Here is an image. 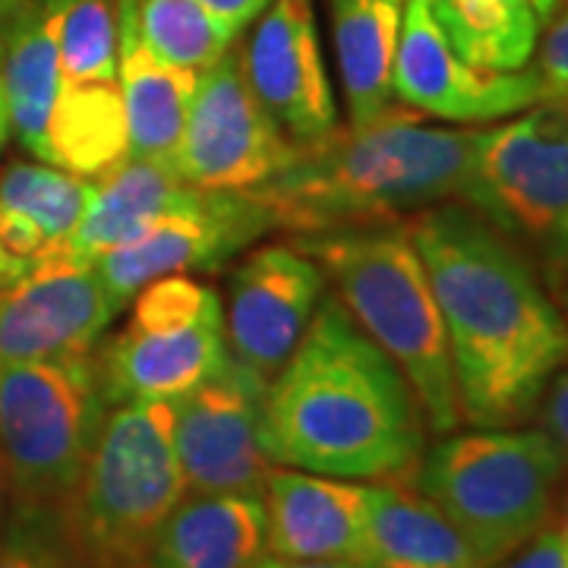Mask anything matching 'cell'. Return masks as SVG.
I'll list each match as a JSON object with an SVG mask.
<instances>
[{
	"label": "cell",
	"instance_id": "ba28073f",
	"mask_svg": "<svg viewBox=\"0 0 568 568\" xmlns=\"http://www.w3.org/2000/svg\"><path fill=\"white\" fill-rule=\"evenodd\" d=\"M530 246L556 287L568 278V99H544L480 130L467 203Z\"/></svg>",
	"mask_w": 568,
	"mask_h": 568
},
{
	"label": "cell",
	"instance_id": "7402d4cb",
	"mask_svg": "<svg viewBox=\"0 0 568 568\" xmlns=\"http://www.w3.org/2000/svg\"><path fill=\"white\" fill-rule=\"evenodd\" d=\"M405 0H328L338 77L351 126L361 130L395 108L392 63Z\"/></svg>",
	"mask_w": 568,
	"mask_h": 568
},
{
	"label": "cell",
	"instance_id": "6da1fadb",
	"mask_svg": "<svg viewBox=\"0 0 568 568\" xmlns=\"http://www.w3.org/2000/svg\"><path fill=\"white\" fill-rule=\"evenodd\" d=\"M446 325L462 424L521 426L568 361V323L525 250L465 203L407 219Z\"/></svg>",
	"mask_w": 568,
	"mask_h": 568
},
{
	"label": "cell",
	"instance_id": "9a60e30c",
	"mask_svg": "<svg viewBox=\"0 0 568 568\" xmlns=\"http://www.w3.org/2000/svg\"><path fill=\"white\" fill-rule=\"evenodd\" d=\"M323 287V268L294 244L253 250L231 275L224 316L227 357L268 383L304 338Z\"/></svg>",
	"mask_w": 568,
	"mask_h": 568
},
{
	"label": "cell",
	"instance_id": "7a4b0ae2",
	"mask_svg": "<svg viewBox=\"0 0 568 568\" xmlns=\"http://www.w3.org/2000/svg\"><path fill=\"white\" fill-rule=\"evenodd\" d=\"M260 433L272 465L379 484L410 480L426 420L405 373L335 294H323L265 386Z\"/></svg>",
	"mask_w": 568,
	"mask_h": 568
},
{
	"label": "cell",
	"instance_id": "3957f363",
	"mask_svg": "<svg viewBox=\"0 0 568 568\" xmlns=\"http://www.w3.org/2000/svg\"><path fill=\"white\" fill-rule=\"evenodd\" d=\"M477 140L480 130L429 126L395 104L369 126L297 149L250 193L291 234L410 219L439 203H467Z\"/></svg>",
	"mask_w": 568,
	"mask_h": 568
},
{
	"label": "cell",
	"instance_id": "1f68e13d",
	"mask_svg": "<svg viewBox=\"0 0 568 568\" xmlns=\"http://www.w3.org/2000/svg\"><path fill=\"white\" fill-rule=\"evenodd\" d=\"M503 568H568V537L556 525L537 530Z\"/></svg>",
	"mask_w": 568,
	"mask_h": 568
},
{
	"label": "cell",
	"instance_id": "277c9868",
	"mask_svg": "<svg viewBox=\"0 0 568 568\" xmlns=\"http://www.w3.org/2000/svg\"><path fill=\"white\" fill-rule=\"evenodd\" d=\"M294 246L323 268L351 320L405 373L426 429L436 436L455 433L462 410L446 325L407 219L294 234Z\"/></svg>",
	"mask_w": 568,
	"mask_h": 568
},
{
	"label": "cell",
	"instance_id": "52a82bcc",
	"mask_svg": "<svg viewBox=\"0 0 568 568\" xmlns=\"http://www.w3.org/2000/svg\"><path fill=\"white\" fill-rule=\"evenodd\" d=\"M99 357L0 364V458L10 525L54 530L108 417Z\"/></svg>",
	"mask_w": 568,
	"mask_h": 568
},
{
	"label": "cell",
	"instance_id": "9c48e42d",
	"mask_svg": "<svg viewBox=\"0 0 568 568\" xmlns=\"http://www.w3.org/2000/svg\"><path fill=\"white\" fill-rule=\"evenodd\" d=\"M297 155L246 85L241 51L196 77L174 171L196 190H253Z\"/></svg>",
	"mask_w": 568,
	"mask_h": 568
},
{
	"label": "cell",
	"instance_id": "d4e9b609",
	"mask_svg": "<svg viewBox=\"0 0 568 568\" xmlns=\"http://www.w3.org/2000/svg\"><path fill=\"white\" fill-rule=\"evenodd\" d=\"M130 155L118 82H63L48 123V162L80 178H102Z\"/></svg>",
	"mask_w": 568,
	"mask_h": 568
},
{
	"label": "cell",
	"instance_id": "d6a6232c",
	"mask_svg": "<svg viewBox=\"0 0 568 568\" xmlns=\"http://www.w3.org/2000/svg\"><path fill=\"white\" fill-rule=\"evenodd\" d=\"M196 3L222 22L231 36H241L272 0H196Z\"/></svg>",
	"mask_w": 568,
	"mask_h": 568
},
{
	"label": "cell",
	"instance_id": "5b68a950",
	"mask_svg": "<svg viewBox=\"0 0 568 568\" xmlns=\"http://www.w3.org/2000/svg\"><path fill=\"white\" fill-rule=\"evenodd\" d=\"M183 496L174 402H123L108 410L54 534L80 568H149Z\"/></svg>",
	"mask_w": 568,
	"mask_h": 568
},
{
	"label": "cell",
	"instance_id": "83f0119b",
	"mask_svg": "<svg viewBox=\"0 0 568 568\" xmlns=\"http://www.w3.org/2000/svg\"><path fill=\"white\" fill-rule=\"evenodd\" d=\"M92 190L95 183L89 178L44 164H10L0 174V205L39 224L51 244H67L73 237Z\"/></svg>",
	"mask_w": 568,
	"mask_h": 568
},
{
	"label": "cell",
	"instance_id": "8992f818",
	"mask_svg": "<svg viewBox=\"0 0 568 568\" xmlns=\"http://www.w3.org/2000/svg\"><path fill=\"white\" fill-rule=\"evenodd\" d=\"M562 477L566 462L540 426H474L424 448L410 484L496 568L547 528Z\"/></svg>",
	"mask_w": 568,
	"mask_h": 568
},
{
	"label": "cell",
	"instance_id": "e0dca14e",
	"mask_svg": "<svg viewBox=\"0 0 568 568\" xmlns=\"http://www.w3.org/2000/svg\"><path fill=\"white\" fill-rule=\"evenodd\" d=\"M366 503L369 487L354 480L272 465L263 487L265 552L278 559L364 562Z\"/></svg>",
	"mask_w": 568,
	"mask_h": 568
},
{
	"label": "cell",
	"instance_id": "4dcf8cb0",
	"mask_svg": "<svg viewBox=\"0 0 568 568\" xmlns=\"http://www.w3.org/2000/svg\"><path fill=\"white\" fill-rule=\"evenodd\" d=\"M534 417H540V429L552 439V446L559 448L568 467V361L552 373Z\"/></svg>",
	"mask_w": 568,
	"mask_h": 568
},
{
	"label": "cell",
	"instance_id": "cb8c5ba5",
	"mask_svg": "<svg viewBox=\"0 0 568 568\" xmlns=\"http://www.w3.org/2000/svg\"><path fill=\"white\" fill-rule=\"evenodd\" d=\"M556 7L559 0H433L455 54L493 73L528 67Z\"/></svg>",
	"mask_w": 568,
	"mask_h": 568
},
{
	"label": "cell",
	"instance_id": "8fae6325",
	"mask_svg": "<svg viewBox=\"0 0 568 568\" xmlns=\"http://www.w3.org/2000/svg\"><path fill=\"white\" fill-rule=\"evenodd\" d=\"M392 92L410 111L452 123L503 121L547 99L534 67L493 73L462 61L436 20L433 0H405Z\"/></svg>",
	"mask_w": 568,
	"mask_h": 568
},
{
	"label": "cell",
	"instance_id": "4fadbf2b",
	"mask_svg": "<svg viewBox=\"0 0 568 568\" xmlns=\"http://www.w3.org/2000/svg\"><path fill=\"white\" fill-rule=\"evenodd\" d=\"M272 227V215L250 190H205L193 209L159 219L136 241L99 256L95 268L126 306L140 287L164 275L219 272Z\"/></svg>",
	"mask_w": 568,
	"mask_h": 568
},
{
	"label": "cell",
	"instance_id": "d6986e66",
	"mask_svg": "<svg viewBox=\"0 0 568 568\" xmlns=\"http://www.w3.org/2000/svg\"><path fill=\"white\" fill-rule=\"evenodd\" d=\"M366 568H493L410 480L369 484Z\"/></svg>",
	"mask_w": 568,
	"mask_h": 568
},
{
	"label": "cell",
	"instance_id": "7c38bea8",
	"mask_svg": "<svg viewBox=\"0 0 568 568\" xmlns=\"http://www.w3.org/2000/svg\"><path fill=\"white\" fill-rule=\"evenodd\" d=\"M121 310L95 263L61 246L0 294V364L89 357Z\"/></svg>",
	"mask_w": 568,
	"mask_h": 568
},
{
	"label": "cell",
	"instance_id": "30bf717a",
	"mask_svg": "<svg viewBox=\"0 0 568 568\" xmlns=\"http://www.w3.org/2000/svg\"><path fill=\"white\" fill-rule=\"evenodd\" d=\"M265 386L227 357L215 376L174 402V452L186 493L263 496L272 470L260 433Z\"/></svg>",
	"mask_w": 568,
	"mask_h": 568
},
{
	"label": "cell",
	"instance_id": "484cf974",
	"mask_svg": "<svg viewBox=\"0 0 568 568\" xmlns=\"http://www.w3.org/2000/svg\"><path fill=\"white\" fill-rule=\"evenodd\" d=\"M118 7L155 58L193 73L222 61L237 39L196 0H118Z\"/></svg>",
	"mask_w": 568,
	"mask_h": 568
},
{
	"label": "cell",
	"instance_id": "ab89813d",
	"mask_svg": "<svg viewBox=\"0 0 568 568\" xmlns=\"http://www.w3.org/2000/svg\"><path fill=\"white\" fill-rule=\"evenodd\" d=\"M566 310H568V291H566Z\"/></svg>",
	"mask_w": 568,
	"mask_h": 568
},
{
	"label": "cell",
	"instance_id": "f546056e",
	"mask_svg": "<svg viewBox=\"0 0 568 568\" xmlns=\"http://www.w3.org/2000/svg\"><path fill=\"white\" fill-rule=\"evenodd\" d=\"M544 41H537V77L544 82L547 99H568V0L549 17Z\"/></svg>",
	"mask_w": 568,
	"mask_h": 568
},
{
	"label": "cell",
	"instance_id": "ac0fdd59",
	"mask_svg": "<svg viewBox=\"0 0 568 568\" xmlns=\"http://www.w3.org/2000/svg\"><path fill=\"white\" fill-rule=\"evenodd\" d=\"M203 193L183 183L171 164L126 155L108 174L95 178L89 209L67 246L82 263H95L104 253L136 241L164 215L193 209Z\"/></svg>",
	"mask_w": 568,
	"mask_h": 568
},
{
	"label": "cell",
	"instance_id": "f1b7e54d",
	"mask_svg": "<svg viewBox=\"0 0 568 568\" xmlns=\"http://www.w3.org/2000/svg\"><path fill=\"white\" fill-rule=\"evenodd\" d=\"M0 568H80L58 534L39 525H10L0 534Z\"/></svg>",
	"mask_w": 568,
	"mask_h": 568
},
{
	"label": "cell",
	"instance_id": "836d02e7",
	"mask_svg": "<svg viewBox=\"0 0 568 568\" xmlns=\"http://www.w3.org/2000/svg\"><path fill=\"white\" fill-rule=\"evenodd\" d=\"M253 568H366L364 562H342V559H325V562H313V559H278V556H268Z\"/></svg>",
	"mask_w": 568,
	"mask_h": 568
},
{
	"label": "cell",
	"instance_id": "8d00e7d4",
	"mask_svg": "<svg viewBox=\"0 0 568 568\" xmlns=\"http://www.w3.org/2000/svg\"><path fill=\"white\" fill-rule=\"evenodd\" d=\"M7 133H10V121H7V108H3V95H0V149L7 142Z\"/></svg>",
	"mask_w": 568,
	"mask_h": 568
},
{
	"label": "cell",
	"instance_id": "5bb4252c",
	"mask_svg": "<svg viewBox=\"0 0 568 568\" xmlns=\"http://www.w3.org/2000/svg\"><path fill=\"white\" fill-rule=\"evenodd\" d=\"M241 67L256 102L297 149L338 133L313 0H272L241 51Z\"/></svg>",
	"mask_w": 568,
	"mask_h": 568
},
{
	"label": "cell",
	"instance_id": "ffe728a7",
	"mask_svg": "<svg viewBox=\"0 0 568 568\" xmlns=\"http://www.w3.org/2000/svg\"><path fill=\"white\" fill-rule=\"evenodd\" d=\"M196 77L200 73L155 58L140 39L133 20L118 7V85L126 114L130 155L174 168Z\"/></svg>",
	"mask_w": 568,
	"mask_h": 568
},
{
	"label": "cell",
	"instance_id": "44dd1931",
	"mask_svg": "<svg viewBox=\"0 0 568 568\" xmlns=\"http://www.w3.org/2000/svg\"><path fill=\"white\" fill-rule=\"evenodd\" d=\"M263 556V496L186 493L159 530L149 568H253Z\"/></svg>",
	"mask_w": 568,
	"mask_h": 568
},
{
	"label": "cell",
	"instance_id": "74e56055",
	"mask_svg": "<svg viewBox=\"0 0 568 568\" xmlns=\"http://www.w3.org/2000/svg\"><path fill=\"white\" fill-rule=\"evenodd\" d=\"M17 282H20V278H17V275H13V272L7 268V265L0 263V294H3V291H7L10 284H17Z\"/></svg>",
	"mask_w": 568,
	"mask_h": 568
},
{
	"label": "cell",
	"instance_id": "603a6c76",
	"mask_svg": "<svg viewBox=\"0 0 568 568\" xmlns=\"http://www.w3.org/2000/svg\"><path fill=\"white\" fill-rule=\"evenodd\" d=\"M61 85V54L48 13L39 0H22L0 44V95L10 133L41 162H48V123Z\"/></svg>",
	"mask_w": 568,
	"mask_h": 568
},
{
	"label": "cell",
	"instance_id": "f35d334b",
	"mask_svg": "<svg viewBox=\"0 0 568 568\" xmlns=\"http://www.w3.org/2000/svg\"><path fill=\"white\" fill-rule=\"evenodd\" d=\"M556 528L562 530L568 537V493H566V499H562V506H559V521H556Z\"/></svg>",
	"mask_w": 568,
	"mask_h": 568
},
{
	"label": "cell",
	"instance_id": "d590c367",
	"mask_svg": "<svg viewBox=\"0 0 568 568\" xmlns=\"http://www.w3.org/2000/svg\"><path fill=\"white\" fill-rule=\"evenodd\" d=\"M22 7V0H0V44H3V36H7V26L17 17V10Z\"/></svg>",
	"mask_w": 568,
	"mask_h": 568
},
{
	"label": "cell",
	"instance_id": "2e32d148",
	"mask_svg": "<svg viewBox=\"0 0 568 568\" xmlns=\"http://www.w3.org/2000/svg\"><path fill=\"white\" fill-rule=\"evenodd\" d=\"M227 361L222 306L193 323H126L99 354L108 405L178 402Z\"/></svg>",
	"mask_w": 568,
	"mask_h": 568
},
{
	"label": "cell",
	"instance_id": "e575fe53",
	"mask_svg": "<svg viewBox=\"0 0 568 568\" xmlns=\"http://www.w3.org/2000/svg\"><path fill=\"white\" fill-rule=\"evenodd\" d=\"M10 528V480H7V467L0 458V534Z\"/></svg>",
	"mask_w": 568,
	"mask_h": 568
},
{
	"label": "cell",
	"instance_id": "4316f807",
	"mask_svg": "<svg viewBox=\"0 0 568 568\" xmlns=\"http://www.w3.org/2000/svg\"><path fill=\"white\" fill-rule=\"evenodd\" d=\"M58 39L63 82H118V0H39Z\"/></svg>",
	"mask_w": 568,
	"mask_h": 568
}]
</instances>
